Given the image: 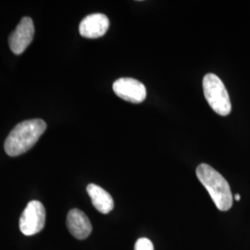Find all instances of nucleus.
Here are the masks:
<instances>
[{"label": "nucleus", "instance_id": "obj_1", "mask_svg": "<svg viewBox=\"0 0 250 250\" xmlns=\"http://www.w3.org/2000/svg\"><path fill=\"white\" fill-rule=\"evenodd\" d=\"M46 124L43 120L34 119L21 122L9 133L4 145L6 153L17 157L31 149L45 133Z\"/></svg>", "mask_w": 250, "mask_h": 250}, {"label": "nucleus", "instance_id": "obj_2", "mask_svg": "<svg viewBox=\"0 0 250 250\" xmlns=\"http://www.w3.org/2000/svg\"><path fill=\"white\" fill-rule=\"evenodd\" d=\"M196 172L216 207L222 211L229 210L232 206V191L224 176L205 163L198 165Z\"/></svg>", "mask_w": 250, "mask_h": 250}, {"label": "nucleus", "instance_id": "obj_3", "mask_svg": "<svg viewBox=\"0 0 250 250\" xmlns=\"http://www.w3.org/2000/svg\"><path fill=\"white\" fill-rule=\"evenodd\" d=\"M203 91L207 102L215 112L227 116L232 110L231 100L224 83L213 73H208L203 78Z\"/></svg>", "mask_w": 250, "mask_h": 250}, {"label": "nucleus", "instance_id": "obj_4", "mask_svg": "<svg viewBox=\"0 0 250 250\" xmlns=\"http://www.w3.org/2000/svg\"><path fill=\"white\" fill-rule=\"evenodd\" d=\"M45 223V209L44 205L33 200L27 204L20 219V230L24 235L30 236L41 232Z\"/></svg>", "mask_w": 250, "mask_h": 250}, {"label": "nucleus", "instance_id": "obj_5", "mask_svg": "<svg viewBox=\"0 0 250 250\" xmlns=\"http://www.w3.org/2000/svg\"><path fill=\"white\" fill-rule=\"evenodd\" d=\"M112 88L119 98L131 103H141L146 98L145 85L134 78H120L114 82Z\"/></svg>", "mask_w": 250, "mask_h": 250}, {"label": "nucleus", "instance_id": "obj_6", "mask_svg": "<svg viewBox=\"0 0 250 250\" xmlns=\"http://www.w3.org/2000/svg\"><path fill=\"white\" fill-rule=\"evenodd\" d=\"M35 36L33 20L29 17L21 19L15 31L9 36V45L11 51L16 55L23 53L32 43Z\"/></svg>", "mask_w": 250, "mask_h": 250}, {"label": "nucleus", "instance_id": "obj_7", "mask_svg": "<svg viewBox=\"0 0 250 250\" xmlns=\"http://www.w3.org/2000/svg\"><path fill=\"white\" fill-rule=\"evenodd\" d=\"M109 21L105 14L94 13L83 19L79 26L81 36L85 38H99L107 33Z\"/></svg>", "mask_w": 250, "mask_h": 250}, {"label": "nucleus", "instance_id": "obj_8", "mask_svg": "<svg viewBox=\"0 0 250 250\" xmlns=\"http://www.w3.org/2000/svg\"><path fill=\"white\" fill-rule=\"evenodd\" d=\"M67 227L72 236L83 240L92 232V224L88 217L80 209L73 208L67 215Z\"/></svg>", "mask_w": 250, "mask_h": 250}, {"label": "nucleus", "instance_id": "obj_9", "mask_svg": "<svg viewBox=\"0 0 250 250\" xmlns=\"http://www.w3.org/2000/svg\"><path fill=\"white\" fill-rule=\"evenodd\" d=\"M93 206L100 213L107 214L114 208V201L112 197L105 189L100 188L98 185L90 184L86 188Z\"/></svg>", "mask_w": 250, "mask_h": 250}, {"label": "nucleus", "instance_id": "obj_10", "mask_svg": "<svg viewBox=\"0 0 250 250\" xmlns=\"http://www.w3.org/2000/svg\"><path fill=\"white\" fill-rule=\"evenodd\" d=\"M134 250H154V246L148 238L142 237L135 242Z\"/></svg>", "mask_w": 250, "mask_h": 250}, {"label": "nucleus", "instance_id": "obj_11", "mask_svg": "<svg viewBox=\"0 0 250 250\" xmlns=\"http://www.w3.org/2000/svg\"><path fill=\"white\" fill-rule=\"evenodd\" d=\"M234 199H235V200H237V201H239V200L241 199L240 195H235V196H234Z\"/></svg>", "mask_w": 250, "mask_h": 250}]
</instances>
